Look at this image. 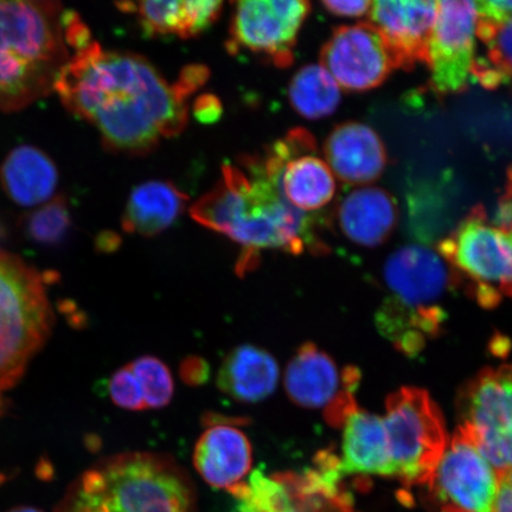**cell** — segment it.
Returning <instances> with one entry per match:
<instances>
[{
    "instance_id": "cell-8",
    "label": "cell",
    "mask_w": 512,
    "mask_h": 512,
    "mask_svg": "<svg viewBox=\"0 0 512 512\" xmlns=\"http://www.w3.org/2000/svg\"><path fill=\"white\" fill-rule=\"evenodd\" d=\"M342 480L334 469L319 464L302 473L256 471L230 495L239 503L238 512H354Z\"/></svg>"
},
{
    "instance_id": "cell-9",
    "label": "cell",
    "mask_w": 512,
    "mask_h": 512,
    "mask_svg": "<svg viewBox=\"0 0 512 512\" xmlns=\"http://www.w3.org/2000/svg\"><path fill=\"white\" fill-rule=\"evenodd\" d=\"M459 426L498 473L512 469V364L485 369L459 398Z\"/></svg>"
},
{
    "instance_id": "cell-7",
    "label": "cell",
    "mask_w": 512,
    "mask_h": 512,
    "mask_svg": "<svg viewBox=\"0 0 512 512\" xmlns=\"http://www.w3.org/2000/svg\"><path fill=\"white\" fill-rule=\"evenodd\" d=\"M438 253L454 274L469 280L470 293L486 309L501 303L504 296L512 298V245L482 207L472 209L439 242Z\"/></svg>"
},
{
    "instance_id": "cell-19",
    "label": "cell",
    "mask_w": 512,
    "mask_h": 512,
    "mask_svg": "<svg viewBox=\"0 0 512 512\" xmlns=\"http://www.w3.org/2000/svg\"><path fill=\"white\" fill-rule=\"evenodd\" d=\"M252 463V445L247 435L228 422L209 426L195 448L197 472L209 485L229 494L246 482Z\"/></svg>"
},
{
    "instance_id": "cell-36",
    "label": "cell",
    "mask_w": 512,
    "mask_h": 512,
    "mask_svg": "<svg viewBox=\"0 0 512 512\" xmlns=\"http://www.w3.org/2000/svg\"><path fill=\"white\" fill-rule=\"evenodd\" d=\"M495 512H512V469L499 473Z\"/></svg>"
},
{
    "instance_id": "cell-35",
    "label": "cell",
    "mask_w": 512,
    "mask_h": 512,
    "mask_svg": "<svg viewBox=\"0 0 512 512\" xmlns=\"http://www.w3.org/2000/svg\"><path fill=\"white\" fill-rule=\"evenodd\" d=\"M322 5L330 14L347 18L362 17L371 9V2H366V0H357V2H334V0H329V2H323Z\"/></svg>"
},
{
    "instance_id": "cell-29",
    "label": "cell",
    "mask_w": 512,
    "mask_h": 512,
    "mask_svg": "<svg viewBox=\"0 0 512 512\" xmlns=\"http://www.w3.org/2000/svg\"><path fill=\"white\" fill-rule=\"evenodd\" d=\"M72 226V217L67 201L63 197L44 204L32 211L24 220V230L31 241L44 247L59 245Z\"/></svg>"
},
{
    "instance_id": "cell-1",
    "label": "cell",
    "mask_w": 512,
    "mask_h": 512,
    "mask_svg": "<svg viewBox=\"0 0 512 512\" xmlns=\"http://www.w3.org/2000/svg\"><path fill=\"white\" fill-rule=\"evenodd\" d=\"M67 110L99 131L108 150L145 156L188 124V98L145 57L92 42L57 76Z\"/></svg>"
},
{
    "instance_id": "cell-33",
    "label": "cell",
    "mask_w": 512,
    "mask_h": 512,
    "mask_svg": "<svg viewBox=\"0 0 512 512\" xmlns=\"http://www.w3.org/2000/svg\"><path fill=\"white\" fill-rule=\"evenodd\" d=\"M209 79V69L200 64H191V66L182 69L181 75L175 85L184 96H191L196 93Z\"/></svg>"
},
{
    "instance_id": "cell-4",
    "label": "cell",
    "mask_w": 512,
    "mask_h": 512,
    "mask_svg": "<svg viewBox=\"0 0 512 512\" xmlns=\"http://www.w3.org/2000/svg\"><path fill=\"white\" fill-rule=\"evenodd\" d=\"M56 512H196V491L171 459L126 453L83 473Z\"/></svg>"
},
{
    "instance_id": "cell-13",
    "label": "cell",
    "mask_w": 512,
    "mask_h": 512,
    "mask_svg": "<svg viewBox=\"0 0 512 512\" xmlns=\"http://www.w3.org/2000/svg\"><path fill=\"white\" fill-rule=\"evenodd\" d=\"M478 12L473 2H437L430 38L432 87L438 95L466 91L476 55Z\"/></svg>"
},
{
    "instance_id": "cell-23",
    "label": "cell",
    "mask_w": 512,
    "mask_h": 512,
    "mask_svg": "<svg viewBox=\"0 0 512 512\" xmlns=\"http://www.w3.org/2000/svg\"><path fill=\"white\" fill-rule=\"evenodd\" d=\"M279 366L270 352L243 344L230 351L217 375L221 392L239 402L264 401L274 393L279 382Z\"/></svg>"
},
{
    "instance_id": "cell-28",
    "label": "cell",
    "mask_w": 512,
    "mask_h": 512,
    "mask_svg": "<svg viewBox=\"0 0 512 512\" xmlns=\"http://www.w3.org/2000/svg\"><path fill=\"white\" fill-rule=\"evenodd\" d=\"M291 105L302 117L317 120L335 113L341 104V88L320 64L299 69L288 87Z\"/></svg>"
},
{
    "instance_id": "cell-18",
    "label": "cell",
    "mask_w": 512,
    "mask_h": 512,
    "mask_svg": "<svg viewBox=\"0 0 512 512\" xmlns=\"http://www.w3.org/2000/svg\"><path fill=\"white\" fill-rule=\"evenodd\" d=\"M326 164L344 183L357 185L379 179L388 163L387 150L379 134L356 121L338 125L324 144Z\"/></svg>"
},
{
    "instance_id": "cell-16",
    "label": "cell",
    "mask_w": 512,
    "mask_h": 512,
    "mask_svg": "<svg viewBox=\"0 0 512 512\" xmlns=\"http://www.w3.org/2000/svg\"><path fill=\"white\" fill-rule=\"evenodd\" d=\"M384 279L396 303L413 310L438 307L447 288L456 284L454 272L440 254L419 245L405 246L389 256Z\"/></svg>"
},
{
    "instance_id": "cell-5",
    "label": "cell",
    "mask_w": 512,
    "mask_h": 512,
    "mask_svg": "<svg viewBox=\"0 0 512 512\" xmlns=\"http://www.w3.org/2000/svg\"><path fill=\"white\" fill-rule=\"evenodd\" d=\"M43 275L0 251V393L14 388L53 330Z\"/></svg>"
},
{
    "instance_id": "cell-20",
    "label": "cell",
    "mask_w": 512,
    "mask_h": 512,
    "mask_svg": "<svg viewBox=\"0 0 512 512\" xmlns=\"http://www.w3.org/2000/svg\"><path fill=\"white\" fill-rule=\"evenodd\" d=\"M342 477L349 475L395 477L386 426L381 416L356 406L342 422Z\"/></svg>"
},
{
    "instance_id": "cell-37",
    "label": "cell",
    "mask_w": 512,
    "mask_h": 512,
    "mask_svg": "<svg viewBox=\"0 0 512 512\" xmlns=\"http://www.w3.org/2000/svg\"><path fill=\"white\" fill-rule=\"evenodd\" d=\"M182 375L184 381L189 384H201L208 377L207 363L200 358L192 357L183 363Z\"/></svg>"
},
{
    "instance_id": "cell-12",
    "label": "cell",
    "mask_w": 512,
    "mask_h": 512,
    "mask_svg": "<svg viewBox=\"0 0 512 512\" xmlns=\"http://www.w3.org/2000/svg\"><path fill=\"white\" fill-rule=\"evenodd\" d=\"M285 200L304 213L328 206L336 194V179L320 158L315 137L305 128H293L260 155Z\"/></svg>"
},
{
    "instance_id": "cell-30",
    "label": "cell",
    "mask_w": 512,
    "mask_h": 512,
    "mask_svg": "<svg viewBox=\"0 0 512 512\" xmlns=\"http://www.w3.org/2000/svg\"><path fill=\"white\" fill-rule=\"evenodd\" d=\"M142 387L146 408H163L174 396V379L159 358L143 356L128 364Z\"/></svg>"
},
{
    "instance_id": "cell-32",
    "label": "cell",
    "mask_w": 512,
    "mask_h": 512,
    "mask_svg": "<svg viewBox=\"0 0 512 512\" xmlns=\"http://www.w3.org/2000/svg\"><path fill=\"white\" fill-rule=\"evenodd\" d=\"M478 19L480 24L491 25L497 27L511 21L512 19V0H489V2H477Z\"/></svg>"
},
{
    "instance_id": "cell-38",
    "label": "cell",
    "mask_w": 512,
    "mask_h": 512,
    "mask_svg": "<svg viewBox=\"0 0 512 512\" xmlns=\"http://www.w3.org/2000/svg\"><path fill=\"white\" fill-rule=\"evenodd\" d=\"M8 512H44L40 509L27 507V505H21V507L12 508Z\"/></svg>"
},
{
    "instance_id": "cell-24",
    "label": "cell",
    "mask_w": 512,
    "mask_h": 512,
    "mask_svg": "<svg viewBox=\"0 0 512 512\" xmlns=\"http://www.w3.org/2000/svg\"><path fill=\"white\" fill-rule=\"evenodd\" d=\"M0 182L12 201L22 207H35L54 195L59 174L46 153L37 147L23 145L4 160Z\"/></svg>"
},
{
    "instance_id": "cell-22",
    "label": "cell",
    "mask_w": 512,
    "mask_h": 512,
    "mask_svg": "<svg viewBox=\"0 0 512 512\" xmlns=\"http://www.w3.org/2000/svg\"><path fill=\"white\" fill-rule=\"evenodd\" d=\"M118 8L136 14L140 27L150 37L175 35L179 38L200 36L219 19L223 3L213 0L179 2H125Z\"/></svg>"
},
{
    "instance_id": "cell-3",
    "label": "cell",
    "mask_w": 512,
    "mask_h": 512,
    "mask_svg": "<svg viewBox=\"0 0 512 512\" xmlns=\"http://www.w3.org/2000/svg\"><path fill=\"white\" fill-rule=\"evenodd\" d=\"M66 12L55 2H0V110L54 91L70 60Z\"/></svg>"
},
{
    "instance_id": "cell-40",
    "label": "cell",
    "mask_w": 512,
    "mask_h": 512,
    "mask_svg": "<svg viewBox=\"0 0 512 512\" xmlns=\"http://www.w3.org/2000/svg\"><path fill=\"white\" fill-rule=\"evenodd\" d=\"M0 412H2V401H0Z\"/></svg>"
},
{
    "instance_id": "cell-6",
    "label": "cell",
    "mask_w": 512,
    "mask_h": 512,
    "mask_svg": "<svg viewBox=\"0 0 512 512\" xmlns=\"http://www.w3.org/2000/svg\"><path fill=\"white\" fill-rule=\"evenodd\" d=\"M396 479L408 489L430 482L446 450L445 420L424 389L405 387L389 396L383 418Z\"/></svg>"
},
{
    "instance_id": "cell-31",
    "label": "cell",
    "mask_w": 512,
    "mask_h": 512,
    "mask_svg": "<svg viewBox=\"0 0 512 512\" xmlns=\"http://www.w3.org/2000/svg\"><path fill=\"white\" fill-rule=\"evenodd\" d=\"M108 393L115 406L127 411L137 412L147 409L142 387L128 364L112 375L108 382Z\"/></svg>"
},
{
    "instance_id": "cell-34",
    "label": "cell",
    "mask_w": 512,
    "mask_h": 512,
    "mask_svg": "<svg viewBox=\"0 0 512 512\" xmlns=\"http://www.w3.org/2000/svg\"><path fill=\"white\" fill-rule=\"evenodd\" d=\"M195 118L202 124H214L221 118L223 108L219 98L213 94L198 96L194 108Z\"/></svg>"
},
{
    "instance_id": "cell-2",
    "label": "cell",
    "mask_w": 512,
    "mask_h": 512,
    "mask_svg": "<svg viewBox=\"0 0 512 512\" xmlns=\"http://www.w3.org/2000/svg\"><path fill=\"white\" fill-rule=\"evenodd\" d=\"M192 219L243 248L239 270L247 272L261 251L294 255L325 253L315 216L293 208L267 174L260 155L224 164L222 178L190 210Z\"/></svg>"
},
{
    "instance_id": "cell-21",
    "label": "cell",
    "mask_w": 512,
    "mask_h": 512,
    "mask_svg": "<svg viewBox=\"0 0 512 512\" xmlns=\"http://www.w3.org/2000/svg\"><path fill=\"white\" fill-rule=\"evenodd\" d=\"M336 219L345 238L358 246L376 247L394 232L399 220L398 204L384 189L362 187L343 197Z\"/></svg>"
},
{
    "instance_id": "cell-25",
    "label": "cell",
    "mask_w": 512,
    "mask_h": 512,
    "mask_svg": "<svg viewBox=\"0 0 512 512\" xmlns=\"http://www.w3.org/2000/svg\"><path fill=\"white\" fill-rule=\"evenodd\" d=\"M188 202L189 197L171 182L140 184L128 197L123 228L130 234L158 235L178 219Z\"/></svg>"
},
{
    "instance_id": "cell-26",
    "label": "cell",
    "mask_w": 512,
    "mask_h": 512,
    "mask_svg": "<svg viewBox=\"0 0 512 512\" xmlns=\"http://www.w3.org/2000/svg\"><path fill=\"white\" fill-rule=\"evenodd\" d=\"M441 307L413 310L388 298L376 315V324L384 337L407 356H415L426 347L427 341L438 335L445 323Z\"/></svg>"
},
{
    "instance_id": "cell-39",
    "label": "cell",
    "mask_w": 512,
    "mask_h": 512,
    "mask_svg": "<svg viewBox=\"0 0 512 512\" xmlns=\"http://www.w3.org/2000/svg\"><path fill=\"white\" fill-rule=\"evenodd\" d=\"M507 234H508V236H509V240H510L511 245H512V230H511V232H509V233H507Z\"/></svg>"
},
{
    "instance_id": "cell-15",
    "label": "cell",
    "mask_w": 512,
    "mask_h": 512,
    "mask_svg": "<svg viewBox=\"0 0 512 512\" xmlns=\"http://www.w3.org/2000/svg\"><path fill=\"white\" fill-rule=\"evenodd\" d=\"M371 24L380 31L395 69L411 72L418 64L430 66V38L437 17L435 2L371 3Z\"/></svg>"
},
{
    "instance_id": "cell-14",
    "label": "cell",
    "mask_w": 512,
    "mask_h": 512,
    "mask_svg": "<svg viewBox=\"0 0 512 512\" xmlns=\"http://www.w3.org/2000/svg\"><path fill=\"white\" fill-rule=\"evenodd\" d=\"M320 66L348 92L380 87L395 69L380 31L371 23L342 25L320 50Z\"/></svg>"
},
{
    "instance_id": "cell-27",
    "label": "cell",
    "mask_w": 512,
    "mask_h": 512,
    "mask_svg": "<svg viewBox=\"0 0 512 512\" xmlns=\"http://www.w3.org/2000/svg\"><path fill=\"white\" fill-rule=\"evenodd\" d=\"M476 36L483 50L475 55L471 78L486 89H512V19L497 27L477 22Z\"/></svg>"
},
{
    "instance_id": "cell-11",
    "label": "cell",
    "mask_w": 512,
    "mask_h": 512,
    "mask_svg": "<svg viewBox=\"0 0 512 512\" xmlns=\"http://www.w3.org/2000/svg\"><path fill=\"white\" fill-rule=\"evenodd\" d=\"M498 486L495 467L458 428L425 489L440 512H495Z\"/></svg>"
},
{
    "instance_id": "cell-17",
    "label": "cell",
    "mask_w": 512,
    "mask_h": 512,
    "mask_svg": "<svg viewBox=\"0 0 512 512\" xmlns=\"http://www.w3.org/2000/svg\"><path fill=\"white\" fill-rule=\"evenodd\" d=\"M358 382V370L347 368L341 373L335 361L312 343L297 350L285 374L288 398L311 409H328L344 394L354 393Z\"/></svg>"
},
{
    "instance_id": "cell-10",
    "label": "cell",
    "mask_w": 512,
    "mask_h": 512,
    "mask_svg": "<svg viewBox=\"0 0 512 512\" xmlns=\"http://www.w3.org/2000/svg\"><path fill=\"white\" fill-rule=\"evenodd\" d=\"M311 12L306 0H246L234 3L227 48L265 57L278 68L294 62L298 34Z\"/></svg>"
}]
</instances>
